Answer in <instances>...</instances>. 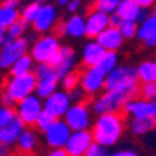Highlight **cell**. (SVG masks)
<instances>
[{
	"mask_svg": "<svg viewBox=\"0 0 156 156\" xmlns=\"http://www.w3.org/2000/svg\"><path fill=\"white\" fill-rule=\"evenodd\" d=\"M125 129V119L117 114H101L97 117V120L92 126L94 140L106 148L115 145L120 140Z\"/></svg>",
	"mask_w": 156,
	"mask_h": 156,
	"instance_id": "cell-1",
	"label": "cell"
},
{
	"mask_svg": "<svg viewBox=\"0 0 156 156\" xmlns=\"http://www.w3.org/2000/svg\"><path fill=\"white\" fill-rule=\"evenodd\" d=\"M106 90H119V92L128 94L134 97L139 92V76L137 69L133 66H119L115 70L106 75Z\"/></svg>",
	"mask_w": 156,
	"mask_h": 156,
	"instance_id": "cell-2",
	"label": "cell"
},
{
	"mask_svg": "<svg viewBox=\"0 0 156 156\" xmlns=\"http://www.w3.org/2000/svg\"><path fill=\"white\" fill-rule=\"evenodd\" d=\"M61 48L59 37L56 34H41L30 45V56L37 64H50Z\"/></svg>",
	"mask_w": 156,
	"mask_h": 156,
	"instance_id": "cell-3",
	"label": "cell"
},
{
	"mask_svg": "<svg viewBox=\"0 0 156 156\" xmlns=\"http://www.w3.org/2000/svg\"><path fill=\"white\" fill-rule=\"evenodd\" d=\"M36 84H37V78H36L34 73L20 75V76H12L11 75L3 83V90L14 98L16 103H19L20 100L34 94Z\"/></svg>",
	"mask_w": 156,
	"mask_h": 156,
	"instance_id": "cell-4",
	"label": "cell"
},
{
	"mask_svg": "<svg viewBox=\"0 0 156 156\" xmlns=\"http://www.w3.org/2000/svg\"><path fill=\"white\" fill-rule=\"evenodd\" d=\"M31 37H20L8 41L0 48V70H9L17 59L30 53Z\"/></svg>",
	"mask_w": 156,
	"mask_h": 156,
	"instance_id": "cell-5",
	"label": "cell"
},
{
	"mask_svg": "<svg viewBox=\"0 0 156 156\" xmlns=\"http://www.w3.org/2000/svg\"><path fill=\"white\" fill-rule=\"evenodd\" d=\"M128 100H131V97L128 94L119 92V90H105V92L100 94L94 100L92 109L98 115H101V114H117L125 108Z\"/></svg>",
	"mask_w": 156,
	"mask_h": 156,
	"instance_id": "cell-6",
	"label": "cell"
},
{
	"mask_svg": "<svg viewBox=\"0 0 156 156\" xmlns=\"http://www.w3.org/2000/svg\"><path fill=\"white\" fill-rule=\"evenodd\" d=\"M16 114L23 122L25 126H33L36 125L39 115L44 112V100H41L36 94L20 100L16 105Z\"/></svg>",
	"mask_w": 156,
	"mask_h": 156,
	"instance_id": "cell-7",
	"label": "cell"
},
{
	"mask_svg": "<svg viewBox=\"0 0 156 156\" xmlns=\"http://www.w3.org/2000/svg\"><path fill=\"white\" fill-rule=\"evenodd\" d=\"M62 120L69 125L72 131H86L90 126V109L84 101L80 103H72V106L62 117Z\"/></svg>",
	"mask_w": 156,
	"mask_h": 156,
	"instance_id": "cell-8",
	"label": "cell"
},
{
	"mask_svg": "<svg viewBox=\"0 0 156 156\" xmlns=\"http://www.w3.org/2000/svg\"><path fill=\"white\" fill-rule=\"evenodd\" d=\"M106 86V73L98 66L95 67H86L80 73V87L86 94L95 95Z\"/></svg>",
	"mask_w": 156,
	"mask_h": 156,
	"instance_id": "cell-9",
	"label": "cell"
},
{
	"mask_svg": "<svg viewBox=\"0 0 156 156\" xmlns=\"http://www.w3.org/2000/svg\"><path fill=\"white\" fill-rule=\"evenodd\" d=\"M72 133L73 131L69 128V125L64 122L62 119H58L44 133V140H45V144L48 147H51V150L64 148V147H66V144H67V140L70 139Z\"/></svg>",
	"mask_w": 156,
	"mask_h": 156,
	"instance_id": "cell-10",
	"label": "cell"
},
{
	"mask_svg": "<svg viewBox=\"0 0 156 156\" xmlns=\"http://www.w3.org/2000/svg\"><path fill=\"white\" fill-rule=\"evenodd\" d=\"M56 23H58V9L53 3L48 2L41 6V11H39L36 20L33 22L31 28L41 36V34H48L53 28H56Z\"/></svg>",
	"mask_w": 156,
	"mask_h": 156,
	"instance_id": "cell-11",
	"label": "cell"
},
{
	"mask_svg": "<svg viewBox=\"0 0 156 156\" xmlns=\"http://www.w3.org/2000/svg\"><path fill=\"white\" fill-rule=\"evenodd\" d=\"M75 64H76V55H75V50L70 45H61L59 51L50 61V66L55 67L59 80L73 72Z\"/></svg>",
	"mask_w": 156,
	"mask_h": 156,
	"instance_id": "cell-12",
	"label": "cell"
},
{
	"mask_svg": "<svg viewBox=\"0 0 156 156\" xmlns=\"http://www.w3.org/2000/svg\"><path fill=\"white\" fill-rule=\"evenodd\" d=\"M70 106H72L70 94L62 89H58L53 95H50L48 98L44 100V111L48 112L50 115H53L55 119L64 117Z\"/></svg>",
	"mask_w": 156,
	"mask_h": 156,
	"instance_id": "cell-13",
	"label": "cell"
},
{
	"mask_svg": "<svg viewBox=\"0 0 156 156\" xmlns=\"http://www.w3.org/2000/svg\"><path fill=\"white\" fill-rule=\"evenodd\" d=\"M94 142L95 140H94L92 131H89V129H86V131H73L64 150H66L69 156H86L89 147Z\"/></svg>",
	"mask_w": 156,
	"mask_h": 156,
	"instance_id": "cell-14",
	"label": "cell"
},
{
	"mask_svg": "<svg viewBox=\"0 0 156 156\" xmlns=\"http://www.w3.org/2000/svg\"><path fill=\"white\" fill-rule=\"evenodd\" d=\"M123 109L133 119H154L156 120V101H148L144 98H131L126 101Z\"/></svg>",
	"mask_w": 156,
	"mask_h": 156,
	"instance_id": "cell-15",
	"label": "cell"
},
{
	"mask_svg": "<svg viewBox=\"0 0 156 156\" xmlns=\"http://www.w3.org/2000/svg\"><path fill=\"white\" fill-rule=\"evenodd\" d=\"M109 25V16L98 9H90L86 16V36L90 39H97Z\"/></svg>",
	"mask_w": 156,
	"mask_h": 156,
	"instance_id": "cell-16",
	"label": "cell"
},
{
	"mask_svg": "<svg viewBox=\"0 0 156 156\" xmlns=\"http://www.w3.org/2000/svg\"><path fill=\"white\" fill-rule=\"evenodd\" d=\"M115 14L122 19V22H136V23H142L150 17L147 9H142L134 0H122Z\"/></svg>",
	"mask_w": 156,
	"mask_h": 156,
	"instance_id": "cell-17",
	"label": "cell"
},
{
	"mask_svg": "<svg viewBox=\"0 0 156 156\" xmlns=\"http://www.w3.org/2000/svg\"><path fill=\"white\" fill-rule=\"evenodd\" d=\"M56 30L59 31V34L67 37H83L86 36V17L80 14H72L69 19L61 22Z\"/></svg>",
	"mask_w": 156,
	"mask_h": 156,
	"instance_id": "cell-18",
	"label": "cell"
},
{
	"mask_svg": "<svg viewBox=\"0 0 156 156\" xmlns=\"http://www.w3.org/2000/svg\"><path fill=\"white\" fill-rule=\"evenodd\" d=\"M106 50L103 48L95 39H90L89 42L84 44L83 51H81V61L86 67H95L100 64L101 58L105 56Z\"/></svg>",
	"mask_w": 156,
	"mask_h": 156,
	"instance_id": "cell-19",
	"label": "cell"
},
{
	"mask_svg": "<svg viewBox=\"0 0 156 156\" xmlns=\"http://www.w3.org/2000/svg\"><path fill=\"white\" fill-rule=\"evenodd\" d=\"M95 41L105 48L106 51H117L122 45H123V41L125 37L122 36L120 30L117 27H108L105 31H103Z\"/></svg>",
	"mask_w": 156,
	"mask_h": 156,
	"instance_id": "cell-20",
	"label": "cell"
},
{
	"mask_svg": "<svg viewBox=\"0 0 156 156\" xmlns=\"http://www.w3.org/2000/svg\"><path fill=\"white\" fill-rule=\"evenodd\" d=\"M25 129H27V126L23 125V122L19 119V117H16L9 125L0 128V144L9 145V147L16 145V142L19 140L20 134L25 131Z\"/></svg>",
	"mask_w": 156,
	"mask_h": 156,
	"instance_id": "cell-21",
	"label": "cell"
},
{
	"mask_svg": "<svg viewBox=\"0 0 156 156\" xmlns=\"http://www.w3.org/2000/svg\"><path fill=\"white\" fill-rule=\"evenodd\" d=\"M39 145V136H37V129H31L27 128L25 131L20 134L19 140L16 142V148L19 151V154L22 156H30L36 151Z\"/></svg>",
	"mask_w": 156,
	"mask_h": 156,
	"instance_id": "cell-22",
	"label": "cell"
},
{
	"mask_svg": "<svg viewBox=\"0 0 156 156\" xmlns=\"http://www.w3.org/2000/svg\"><path fill=\"white\" fill-rule=\"evenodd\" d=\"M136 37L147 48H156V19L150 16L147 20L139 23V30H137Z\"/></svg>",
	"mask_w": 156,
	"mask_h": 156,
	"instance_id": "cell-23",
	"label": "cell"
},
{
	"mask_svg": "<svg viewBox=\"0 0 156 156\" xmlns=\"http://www.w3.org/2000/svg\"><path fill=\"white\" fill-rule=\"evenodd\" d=\"M34 59L28 55L22 56L20 59H17L14 62V66L9 69V73L12 76H20V75H28V73H34Z\"/></svg>",
	"mask_w": 156,
	"mask_h": 156,
	"instance_id": "cell-24",
	"label": "cell"
},
{
	"mask_svg": "<svg viewBox=\"0 0 156 156\" xmlns=\"http://www.w3.org/2000/svg\"><path fill=\"white\" fill-rule=\"evenodd\" d=\"M136 69H137L139 81L142 83L156 81V61H142Z\"/></svg>",
	"mask_w": 156,
	"mask_h": 156,
	"instance_id": "cell-25",
	"label": "cell"
},
{
	"mask_svg": "<svg viewBox=\"0 0 156 156\" xmlns=\"http://www.w3.org/2000/svg\"><path fill=\"white\" fill-rule=\"evenodd\" d=\"M20 19V11L16 8H9L0 5V28L8 30L12 23H16Z\"/></svg>",
	"mask_w": 156,
	"mask_h": 156,
	"instance_id": "cell-26",
	"label": "cell"
},
{
	"mask_svg": "<svg viewBox=\"0 0 156 156\" xmlns=\"http://www.w3.org/2000/svg\"><path fill=\"white\" fill-rule=\"evenodd\" d=\"M156 128L154 119H131L129 120V129L136 136H144Z\"/></svg>",
	"mask_w": 156,
	"mask_h": 156,
	"instance_id": "cell-27",
	"label": "cell"
},
{
	"mask_svg": "<svg viewBox=\"0 0 156 156\" xmlns=\"http://www.w3.org/2000/svg\"><path fill=\"white\" fill-rule=\"evenodd\" d=\"M41 3L37 0H33V2L27 3L22 9H20V20H23L27 25H33V22L36 20L39 11H41Z\"/></svg>",
	"mask_w": 156,
	"mask_h": 156,
	"instance_id": "cell-28",
	"label": "cell"
},
{
	"mask_svg": "<svg viewBox=\"0 0 156 156\" xmlns=\"http://www.w3.org/2000/svg\"><path fill=\"white\" fill-rule=\"evenodd\" d=\"M56 90H58V80H44V81H37L34 94L41 100H45L50 95H53Z\"/></svg>",
	"mask_w": 156,
	"mask_h": 156,
	"instance_id": "cell-29",
	"label": "cell"
},
{
	"mask_svg": "<svg viewBox=\"0 0 156 156\" xmlns=\"http://www.w3.org/2000/svg\"><path fill=\"white\" fill-rule=\"evenodd\" d=\"M98 67L106 75L111 73L112 70H115L117 67H119V55H117V51H106L105 56L101 58Z\"/></svg>",
	"mask_w": 156,
	"mask_h": 156,
	"instance_id": "cell-30",
	"label": "cell"
},
{
	"mask_svg": "<svg viewBox=\"0 0 156 156\" xmlns=\"http://www.w3.org/2000/svg\"><path fill=\"white\" fill-rule=\"evenodd\" d=\"M34 75L37 78V81L44 80H59L55 67H51L50 64H37V67H34Z\"/></svg>",
	"mask_w": 156,
	"mask_h": 156,
	"instance_id": "cell-31",
	"label": "cell"
},
{
	"mask_svg": "<svg viewBox=\"0 0 156 156\" xmlns=\"http://www.w3.org/2000/svg\"><path fill=\"white\" fill-rule=\"evenodd\" d=\"M61 87H62V90H66V92H72L73 89L80 87V73H76L73 70L72 73L61 78Z\"/></svg>",
	"mask_w": 156,
	"mask_h": 156,
	"instance_id": "cell-32",
	"label": "cell"
},
{
	"mask_svg": "<svg viewBox=\"0 0 156 156\" xmlns=\"http://www.w3.org/2000/svg\"><path fill=\"white\" fill-rule=\"evenodd\" d=\"M27 28H28V25L25 23L23 20H20V19H19L16 23H12L11 27L6 30V31H8V37H9V41H12V39H20V37H25Z\"/></svg>",
	"mask_w": 156,
	"mask_h": 156,
	"instance_id": "cell-33",
	"label": "cell"
},
{
	"mask_svg": "<svg viewBox=\"0 0 156 156\" xmlns=\"http://www.w3.org/2000/svg\"><path fill=\"white\" fill-rule=\"evenodd\" d=\"M120 2L122 0H100L98 3L94 5V8L101 11V12H105V14H108V16H111V14H114V12L117 11Z\"/></svg>",
	"mask_w": 156,
	"mask_h": 156,
	"instance_id": "cell-34",
	"label": "cell"
},
{
	"mask_svg": "<svg viewBox=\"0 0 156 156\" xmlns=\"http://www.w3.org/2000/svg\"><path fill=\"white\" fill-rule=\"evenodd\" d=\"M139 95H140V98H144V100L156 101V81H153V83H142L139 86Z\"/></svg>",
	"mask_w": 156,
	"mask_h": 156,
	"instance_id": "cell-35",
	"label": "cell"
},
{
	"mask_svg": "<svg viewBox=\"0 0 156 156\" xmlns=\"http://www.w3.org/2000/svg\"><path fill=\"white\" fill-rule=\"evenodd\" d=\"M55 120H58V119H55L53 115H50L48 112H45V111H44L41 115H39V119H37V122H36V125H34V126H36L37 131L45 133L47 129L55 123Z\"/></svg>",
	"mask_w": 156,
	"mask_h": 156,
	"instance_id": "cell-36",
	"label": "cell"
},
{
	"mask_svg": "<svg viewBox=\"0 0 156 156\" xmlns=\"http://www.w3.org/2000/svg\"><path fill=\"white\" fill-rule=\"evenodd\" d=\"M17 117L16 109L14 108H9V106H2L0 105V128L9 125L12 120Z\"/></svg>",
	"mask_w": 156,
	"mask_h": 156,
	"instance_id": "cell-37",
	"label": "cell"
},
{
	"mask_svg": "<svg viewBox=\"0 0 156 156\" xmlns=\"http://www.w3.org/2000/svg\"><path fill=\"white\" fill-rule=\"evenodd\" d=\"M119 30H120V33L125 39H133V37L137 36L139 23H136V22H122Z\"/></svg>",
	"mask_w": 156,
	"mask_h": 156,
	"instance_id": "cell-38",
	"label": "cell"
},
{
	"mask_svg": "<svg viewBox=\"0 0 156 156\" xmlns=\"http://www.w3.org/2000/svg\"><path fill=\"white\" fill-rule=\"evenodd\" d=\"M86 156H111V154H109V151L105 145H100L97 142H94V144L89 147Z\"/></svg>",
	"mask_w": 156,
	"mask_h": 156,
	"instance_id": "cell-39",
	"label": "cell"
},
{
	"mask_svg": "<svg viewBox=\"0 0 156 156\" xmlns=\"http://www.w3.org/2000/svg\"><path fill=\"white\" fill-rule=\"evenodd\" d=\"M0 105H2V106H9V108H12L14 105H17V103L14 101V98H12L8 92H5V90L2 89V92H0Z\"/></svg>",
	"mask_w": 156,
	"mask_h": 156,
	"instance_id": "cell-40",
	"label": "cell"
},
{
	"mask_svg": "<svg viewBox=\"0 0 156 156\" xmlns=\"http://www.w3.org/2000/svg\"><path fill=\"white\" fill-rule=\"evenodd\" d=\"M70 94V100L72 101H75V103H80V101H83V98H84V95H86V92L81 89V87H76V89H73L72 92H69Z\"/></svg>",
	"mask_w": 156,
	"mask_h": 156,
	"instance_id": "cell-41",
	"label": "cell"
},
{
	"mask_svg": "<svg viewBox=\"0 0 156 156\" xmlns=\"http://www.w3.org/2000/svg\"><path fill=\"white\" fill-rule=\"evenodd\" d=\"M134 2L142 9H148V8H154L156 6V0H134Z\"/></svg>",
	"mask_w": 156,
	"mask_h": 156,
	"instance_id": "cell-42",
	"label": "cell"
},
{
	"mask_svg": "<svg viewBox=\"0 0 156 156\" xmlns=\"http://www.w3.org/2000/svg\"><path fill=\"white\" fill-rule=\"evenodd\" d=\"M0 5L19 9V8H20V5H22V0H0Z\"/></svg>",
	"mask_w": 156,
	"mask_h": 156,
	"instance_id": "cell-43",
	"label": "cell"
},
{
	"mask_svg": "<svg viewBox=\"0 0 156 156\" xmlns=\"http://www.w3.org/2000/svg\"><path fill=\"white\" fill-rule=\"evenodd\" d=\"M80 6H81V0H72L67 6V11L70 14H76V11L80 9Z\"/></svg>",
	"mask_w": 156,
	"mask_h": 156,
	"instance_id": "cell-44",
	"label": "cell"
},
{
	"mask_svg": "<svg viewBox=\"0 0 156 156\" xmlns=\"http://www.w3.org/2000/svg\"><path fill=\"white\" fill-rule=\"evenodd\" d=\"M109 25H111V27H117V28H119L120 25H122V19H120V17L114 12V14H111V16H109Z\"/></svg>",
	"mask_w": 156,
	"mask_h": 156,
	"instance_id": "cell-45",
	"label": "cell"
},
{
	"mask_svg": "<svg viewBox=\"0 0 156 156\" xmlns=\"http://www.w3.org/2000/svg\"><path fill=\"white\" fill-rule=\"evenodd\" d=\"M111 156H139V154L134 150H119V151L112 153Z\"/></svg>",
	"mask_w": 156,
	"mask_h": 156,
	"instance_id": "cell-46",
	"label": "cell"
},
{
	"mask_svg": "<svg viewBox=\"0 0 156 156\" xmlns=\"http://www.w3.org/2000/svg\"><path fill=\"white\" fill-rule=\"evenodd\" d=\"M8 41H9V37H8V31H6V30H3V28H0V48H2Z\"/></svg>",
	"mask_w": 156,
	"mask_h": 156,
	"instance_id": "cell-47",
	"label": "cell"
},
{
	"mask_svg": "<svg viewBox=\"0 0 156 156\" xmlns=\"http://www.w3.org/2000/svg\"><path fill=\"white\" fill-rule=\"evenodd\" d=\"M0 156H12V148L9 145L0 144Z\"/></svg>",
	"mask_w": 156,
	"mask_h": 156,
	"instance_id": "cell-48",
	"label": "cell"
},
{
	"mask_svg": "<svg viewBox=\"0 0 156 156\" xmlns=\"http://www.w3.org/2000/svg\"><path fill=\"white\" fill-rule=\"evenodd\" d=\"M45 156H69V154L66 153V150H64V148H56V150L48 151Z\"/></svg>",
	"mask_w": 156,
	"mask_h": 156,
	"instance_id": "cell-49",
	"label": "cell"
},
{
	"mask_svg": "<svg viewBox=\"0 0 156 156\" xmlns=\"http://www.w3.org/2000/svg\"><path fill=\"white\" fill-rule=\"evenodd\" d=\"M72 2V0H55V3L58 5V6H69V3Z\"/></svg>",
	"mask_w": 156,
	"mask_h": 156,
	"instance_id": "cell-50",
	"label": "cell"
},
{
	"mask_svg": "<svg viewBox=\"0 0 156 156\" xmlns=\"http://www.w3.org/2000/svg\"><path fill=\"white\" fill-rule=\"evenodd\" d=\"M151 17H154L156 19V6L153 8V11H151Z\"/></svg>",
	"mask_w": 156,
	"mask_h": 156,
	"instance_id": "cell-51",
	"label": "cell"
},
{
	"mask_svg": "<svg viewBox=\"0 0 156 156\" xmlns=\"http://www.w3.org/2000/svg\"><path fill=\"white\" fill-rule=\"evenodd\" d=\"M37 2L41 3V5H44V3H48V0H37Z\"/></svg>",
	"mask_w": 156,
	"mask_h": 156,
	"instance_id": "cell-52",
	"label": "cell"
},
{
	"mask_svg": "<svg viewBox=\"0 0 156 156\" xmlns=\"http://www.w3.org/2000/svg\"><path fill=\"white\" fill-rule=\"evenodd\" d=\"M90 2H92V3L95 5V3H98V2H100V0H90Z\"/></svg>",
	"mask_w": 156,
	"mask_h": 156,
	"instance_id": "cell-53",
	"label": "cell"
}]
</instances>
